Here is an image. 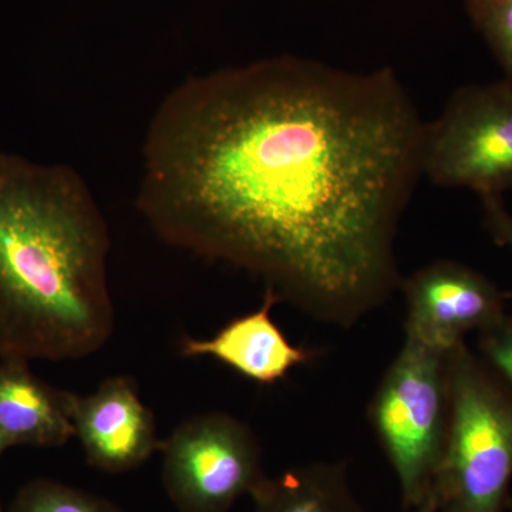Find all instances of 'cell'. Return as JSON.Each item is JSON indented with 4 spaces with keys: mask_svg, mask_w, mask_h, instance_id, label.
Wrapping results in <instances>:
<instances>
[{
    "mask_svg": "<svg viewBox=\"0 0 512 512\" xmlns=\"http://www.w3.org/2000/svg\"><path fill=\"white\" fill-rule=\"evenodd\" d=\"M467 9L512 83V0H467Z\"/></svg>",
    "mask_w": 512,
    "mask_h": 512,
    "instance_id": "cell-13",
    "label": "cell"
},
{
    "mask_svg": "<svg viewBox=\"0 0 512 512\" xmlns=\"http://www.w3.org/2000/svg\"><path fill=\"white\" fill-rule=\"evenodd\" d=\"M484 222L494 241L501 247L512 249V215L505 208L503 197L481 198ZM512 298V293H511Z\"/></svg>",
    "mask_w": 512,
    "mask_h": 512,
    "instance_id": "cell-15",
    "label": "cell"
},
{
    "mask_svg": "<svg viewBox=\"0 0 512 512\" xmlns=\"http://www.w3.org/2000/svg\"><path fill=\"white\" fill-rule=\"evenodd\" d=\"M109 225L66 164L0 151V359L77 360L114 332Z\"/></svg>",
    "mask_w": 512,
    "mask_h": 512,
    "instance_id": "cell-2",
    "label": "cell"
},
{
    "mask_svg": "<svg viewBox=\"0 0 512 512\" xmlns=\"http://www.w3.org/2000/svg\"><path fill=\"white\" fill-rule=\"evenodd\" d=\"M424 123L392 67L269 57L178 84L148 124L137 210L157 237L350 328L400 278Z\"/></svg>",
    "mask_w": 512,
    "mask_h": 512,
    "instance_id": "cell-1",
    "label": "cell"
},
{
    "mask_svg": "<svg viewBox=\"0 0 512 512\" xmlns=\"http://www.w3.org/2000/svg\"><path fill=\"white\" fill-rule=\"evenodd\" d=\"M421 174L431 184L470 188L481 198L512 190V83L456 90L443 113L424 123Z\"/></svg>",
    "mask_w": 512,
    "mask_h": 512,
    "instance_id": "cell-5",
    "label": "cell"
},
{
    "mask_svg": "<svg viewBox=\"0 0 512 512\" xmlns=\"http://www.w3.org/2000/svg\"><path fill=\"white\" fill-rule=\"evenodd\" d=\"M406 336L441 353L505 316L504 293L487 276L454 261H436L403 279Z\"/></svg>",
    "mask_w": 512,
    "mask_h": 512,
    "instance_id": "cell-7",
    "label": "cell"
},
{
    "mask_svg": "<svg viewBox=\"0 0 512 512\" xmlns=\"http://www.w3.org/2000/svg\"><path fill=\"white\" fill-rule=\"evenodd\" d=\"M15 512H124L116 504L69 485L42 481L23 491Z\"/></svg>",
    "mask_w": 512,
    "mask_h": 512,
    "instance_id": "cell-12",
    "label": "cell"
},
{
    "mask_svg": "<svg viewBox=\"0 0 512 512\" xmlns=\"http://www.w3.org/2000/svg\"><path fill=\"white\" fill-rule=\"evenodd\" d=\"M160 451L165 493L178 512H229L268 477L255 434L227 413L184 421Z\"/></svg>",
    "mask_w": 512,
    "mask_h": 512,
    "instance_id": "cell-6",
    "label": "cell"
},
{
    "mask_svg": "<svg viewBox=\"0 0 512 512\" xmlns=\"http://www.w3.org/2000/svg\"><path fill=\"white\" fill-rule=\"evenodd\" d=\"M448 353L404 339L369 407L406 510L431 493L448 426Z\"/></svg>",
    "mask_w": 512,
    "mask_h": 512,
    "instance_id": "cell-4",
    "label": "cell"
},
{
    "mask_svg": "<svg viewBox=\"0 0 512 512\" xmlns=\"http://www.w3.org/2000/svg\"><path fill=\"white\" fill-rule=\"evenodd\" d=\"M448 426L437 512H504L512 481V389L461 342L448 353Z\"/></svg>",
    "mask_w": 512,
    "mask_h": 512,
    "instance_id": "cell-3",
    "label": "cell"
},
{
    "mask_svg": "<svg viewBox=\"0 0 512 512\" xmlns=\"http://www.w3.org/2000/svg\"><path fill=\"white\" fill-rule=\"evenodd\" d=\"M508 507H510V510L512 512V498H510V503H508Z\"/></svg>",
    "mask_w": 512,
    "mask_h": 512,
    "instance_id": "cell-18",
    "label": "cell"
},
{
    "mask_svg": "<svg viewBox=\"0 0 512 512\" xmlns=\"http://www.w3.org/2000/svg\"><path fill=\"white\" fill-rule=\"evenodd\" d=\"M5 448H8L5 446V443H3V440L0 439V454H2V451L5 450Z\"/></svg>",
    "mask_w": 512,
    "mask_h": 512,
    "instance_id": "cell-17",
    "label": "cell"
},
{
    "mask_svg": "<svg viewBox=\"0 0 512 512\" xmlns=\"http://www.w3.org/2000/svg\"><path fill=\"white\" fill-rule=\"evenodd\" d=\"M416 512H437V501L436 497H434L433 491L423 501L419 507L414 508Z\"/></svg>",
    "mask_w": 512,
    "mask_h": 512,
    "instance_id": "cell-16",
    "label": "cell"
},
{
    "mask_svg": "<svg viewBox=\"0 0 512 512\" xmlns=\"http://www.w3.org/2000/svg\"><path fill=\"white\" fill-rule=\"evenodd\" d=\"M69 392L46 386L25 360L0 365V439L6 447L64 446L74 437L67 410Z\"/></svg>",
    "mask_w": 512,
    "mask_h": 512,
    "instance_id": "cell-10",
    "label": "cell"
},
{
    "mask_svg": "<svg viewBox=\"0 0 512 512\" xmlns=\"http://www.w3.org/2000/svg\"><path fill=\"white\" fill-rule=\"evenodd\" d=\"M276 303L279 299L275 293L266 289L259 309L232 320L214 338L185 339L181 355L214 357L259 384H274L285 379L295 367L311 362L315 352L289 342L272 319Z\"/></svg>",
    "mask_w": 512,
    "mask_h": 512,
    "instance_id": "cell-9",
    "label": "cell"
},
{
    "mask_svg": "<svg viewBox=\"0 0 512 512\" xmlns=\"http://www.w3.org/2000/svg\"><path fill=\"white\" fill-rule=\"evenodd\" d=\"M481 359L512 389V316L478 333Z\"/></svg>",
    "mask_w": 512,
    "mask_h": 512,
    "instance_id": "cell-14",
    "label": "cell"
},
{
    "mask_svg": "<svg viewBox=\"0 0 512 512\" xmlns=\"http://www.w3.org/2000/svg\"><path fill=\"white\" fill-rule=\"evenodd\" d=\"M251 498L254 512H365L342 463L309 464L266 477Z\"/></svg>",
    "mask_w": 512,
    "mask_h": 512,
    "instance_id": "cell-11",
    "label": "cell"
},
{
    "mask_svg": "<svg viewBox=\"0 0 512 512\" xmlns=\"http://www.w3.org/2000/svg\"><path fill=\"white\" fill-rule=\"evenodd\" d=\"M67 410L87 463L97 470L127 473L160 450L153 413L127 377H111L89 396L69 393Z\"/></svg>",
    "mask_w": 512,
    "mask_h": 512,
    "instance_id": "cell-8",
    "label": "cell"
}]
</instances>
